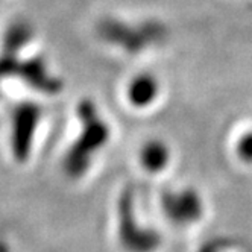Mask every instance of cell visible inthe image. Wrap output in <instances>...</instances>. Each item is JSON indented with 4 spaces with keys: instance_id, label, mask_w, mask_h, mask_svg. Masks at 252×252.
<instances>
[{
    "instance_id": "1",
    "label": "cell",
    "mask_w": 252,
    "mask_h": 252,
    "mask_svg": "<svg viewBox=\"0 0 252 252\" xmlns=\"http://www.w3.org/2000/svg\"><path fill=\"white\" fill-rule=\"evenodd\" d=\"M113 140V128L93 100H81L68 122L64 135L61 166L73 179L85 178L96 159L102 157Z\"/></svg>"
},
{
    "instance_id": "2",
    "label": "cell",
    "mask_w": 252,
    "mask_h": 252,
    "mask_svg": "<svg viewBox=\"0 0 252 252\" xmlns=\"http://www.w3.org/2000/svg\"><path fill=\"white\" fill-rule=\"evenodd\" d=\"M157 210L164 223L184 229L204 220L207 202L201 190L194 186H167L157 197Z\"/></svg>"
},
{
    "instance_id": "4",
    "label": "cell",
    "mask_w": 252,
    "mask_h": 252,
    "mask_svg": "<svg viewBox=\"0 0 252 252\" xmlns=\"http://www.w3.org/2000/svg\"><path fill=\"white\" fill-rule=\"evenodd\" d=\"M134 161L138 172L148 178L161 179L173 167L176 157L172 145L163 137H146L141 140L135 151Z\"/></svg>"
},
{
    "instance_id": "3",
    "label": "cell",
    "mask_w": 252,
    "mask_h": 252,
    "mask_svg": "<svg viewBox=\"0 0 252 252\" xmlns=\"http://www.w3.org/2000/svg\"><path fill=\"white\" fill-rule=\"evenodd\" d=\"M120 99L131 113H152L164 100V84L154 71H135L122 82Z\"/></svg>"
}]
</instances>
